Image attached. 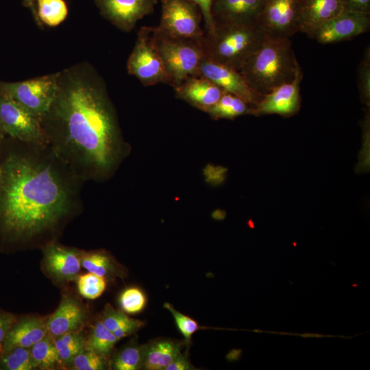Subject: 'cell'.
Here are the masks:
<instances>
[{"label": "cell", "instance_id": "36", "mask_svg": "<svg viewBox=\"0 0 370 370\" xmlns=\"http://www.w3.org/2000/svg\"><path fill=\"white\" fill-rule=\"evenodd\" d=\"M199 9L204 22V32H211L215 22L212 14V8L215 0H189Z\"/></svg>", "mask_w": 370, "mask_h": 370}, {"label": "cell", "instance_id": "39", "mask_svg": "<svg viewBox=\"0 0 370 370\" xmlns=\"http://www.w3.org/2000/svg\"><path fill=\"white\" fill-rule=\"evenodd\" d=\"M341 2L345 10L370 14V0H341Z\"/></svg>", "mask_w": 370, "mask_h": 370}, {"label": "cell", "instance_id": "19", "mask_svg": "<svg viewBox=\"0 0 370 370\" xmlns=\"http://www.w3.org/2000/svg\"><path fill=\"white\" fill-rule=\"evenodd\" d=\"M48 317H18L10 329L1 350L16 347H32L47 334Z\"/></svg>", "mask_w": 370, "mask_h": 370}, {"label": "cell", "instance_id": "20", "mask_svg": "<svg viewBox=\"0 0 370 370\" xmlns=\"http://www.w3.org/2000/svg\"><path fill=\"white\" fill-rule=\"evenodd\" d=\"M343 9L341 0H302L299 32L308 36L319 25L334 17Z\"/></svg>", "mask_w": 370, "mask_h": 370}, {"label": "cell", "instance_id": "7", "mask_svg": "<svg viewBox=\"0 0 370 370\" xmlns=\"http://www.w3.org/2000/svg\"><path fill=\"white\" fill-rule=\"evenodd\" d=\"M151 29L143 26L139 29L127 64L128 73L145 86L168 82L163 62L153 41Z\"/></svg>", "mask_w": 370, "mask_h": 370}, {"label": "cell", "instance_id": "13", "mask_svg": "<svg viewBox=\"0 0 370 370\" xmlns=\"http://www.w3.org/2000/svg\"><path fill=\"white\" fill-rule=\"evenodd\" d=\"M197 75L202 76L220 88L245 101L254 108L260 97L248 86L241 73L228 66L204 56Z\"/></svg>", "mask_w": 370, "mask_h": 370}, {"label": "cell", "instance_id": "24", "mask_svg": "<svg viewBox=\"0 0 370 370\" xmlns=\"http://www.w3.org/2000/svg\"><path fill=\"white\" fill-rule=\"evenodd\" d=\"M206 112L212 119H231L244 114H254V110L243 99L223 92L219 101Z\"/></svg>", "mask_w": 370, "mask_h": 370}, {"label": "cell", "instance_id": "18", "mask_svg": "<svg viewBox=\"0 0 370 370\" xmlns=\"http://www.w3.org/2000/svg\"><path fill=\"white\" fill-rule=\"evenodd\" d=\"M264 2V0H215L212 14L215 23L257 24Z\"/></svg>", "mask_w": 370, "mask_h": 370}, {"label": "cell", "instance_id": "25", "mask_svg": "<svg viewBox=\"0 0 370 370\" xmlns=\"http://www.w3.org/2000/svg\"><path fill=\"white\" fill-rule=\"evenodd\" d=\"M29 352L36 369L52 370L60 367L54 338L48 333L30 347Z\"/></svg>", "mask_w": 370, "mask_h": 370}, {"label": "cell", "instance_id": "21", "mask_svg": "<svg viewBox=\"0 0 370 370\" xmlns=\"http://www.w3.org/2000/svg\"><path fill=\"white\" fill-rule=\"evenodd\" d=\"M82 267L88 272L106 280L123 279L127 276L125 268L112 254L103 249L83 250Z\"/></svg>", "mask_w": 370, "mask_h": 370}, {"label": "cell", "instance_id": "31", "mask_svg": "<svg viewBox=\"0 0 370 370\" xmlns=\"http://www.w3.org/2000/svg\"><path fill=\"white\" fill-rule=\"evenodd\" d=\"M108 358L84 349L73 359L69 369L74 370H103L108 368Z\"/></svg>", "mask_w": 370, "mask_h": 370}, {"label": "cell", "instance_id": "41", "mask_svg": "<svg viewBox=\"0 0 370 370\" xmlns=\"http://www.w3.org/2000/svg\"><path fill=\"white\" fill-rule=\"evenodd\" d=\"M241 354V350H232L230 354L227 355V358L229 360H233L238 359Z\"/></svg>", "mask_w": 370, "mask_h": 370}, {"label": "cell", "instance_id": "12", "mask_svg": "<svg viewBox=\"0 0 370 370\" xmlns=\"http://www.w3.org/2000/svg\"><path fill=\"white\" fill-rule=\"evenodd\" d=\"M370 14L343 9L338 14L321 23L308 36L321 44L352 39L369 31Z\"/></svg>", "mask_w": 370, "mask_h": 370}, {"label": "cell", "instance_id": "40", "mask_svg": "<svg viewBox=\"0 0 370 370\" xmlns=\"http://www.w3.org/2000/svg\"><path fill=\"white\" fill-rule=\"evenodd\" d=\"M194 369L186 356L181 353L165 367L164 370H190Z\"/></svg>", "mask_w": 370, "mask_h": 370}, {"label": "cell", "instance_id": "28", "mask_svg": "<svg viewBox=\"0 0 370 370\" xmlns=\"http://www.w3.org/2000/svg\"><path fill=\"white\" fill-rule=\"evenodd\" d=\"M0 369H36L32 362L29 348L16 347L0 350Z\"/></svg>", "mask_w": 370, "mask_h": 370}, {"label": "cell", "instance_id": "27", "mask_svg": "<svg viewBox=\"0 0 370 370\" xmlns=\"http://www.w3.org/2000/svg\"><path fill=\"white\" fill-rule=\"evenodd\" d=\"M146 345L133 342L124 347L112 358L110 367L115 370L143 369Z\"/></svg>", "mask_w": 370, "mask_h": 370}, {"label": "cell", "instance_id": "34", "mask_svg": "<svg viewBox=\"0 0 370 370\" xmlns=\"http://www.w3.org/2000/svg\"><path fill=\"white\" fill-rule=\"evenodd\" d=\"M164 307L171 313L177 327L185 341L190 342L193 334L200 328L198 323L192 318L177 311L169 303H165Z\"/></svg>", "mask_w": 370, "mask_h": 370}, {"label": "cell", "instance_id": "23", "mask_svg": "<svg viewBox=\"0 0 370 370\" xmlns=\"http://www.w3.org/2000/svg\"><path fill=\"white\" fill-rule=\"evenodd\" d=\"M86 337L82 331L68 332L54 338L59 367L69 369L73 359L86 348Z\"/></svg>", "mask_w": 370, "mask_h": 370}, {"label": "cell", "instance_id": "37", "mask_svg": "<svg viewBox=\"0 0 370 370\" xmlns=\"http://www.w3.org/2000/svg\"><path fill=\"white\" fill-rule=\"evenodd\" d=\"M145 325V322L129 317L119 328L113 332L118 341L136 333Z\"/></svg>", "mask_w": 370, "mask_h": 370}, {"label": "cell", "instance_id": "35", "mask_svg": "<svg viewBox=\"0 0 370 370\" xmlns=\"http://www.w3.org/2000/svg\"><path fill=\"white\" fill-rule=\"evenodd\" d=\"M128 318L129 317L123 310H116L108 304L104 307L99 319L108 330L113 332Z\"/></svg>", "mask_w": 370, "mask_h": 370}, {"label": "cell", "instance_id": "30", "mask_svg": "<svg viewBox=\"0 0 370 370\" xmlns=\"http://www.w3.org/2000/svg\"><path fill=\"white\" fill-rule=\"evenodd\" d=\"M75 281L79 294L88 299L98 298L106 287L105 278L90 272L79 275Z\"/></svg>", "mask_w": 370, "mask_h": 370}, {"label": "cell", "instance_id": "3", "mask_svg": "<svg viewBox=\"0 0 370 370\" xmlns=\"http://www.w3.org/2000/svg\"><path fill=\"white\" fill-rule=\"evenodd\" d=\"M300 68L291 38L266 36L239 72L248 86L261 98L274 88L292 81Z\"/></svg>", "mask_w": 370, "mask_h": 370}, {"label": "cell", "instance_id": "17", "mask_svg": "<svg viewBox=\"0 0 370 370\" xmlns=\"http://www.w3.org/2000/svg\"><path fill=\"white\" fill-rule=\"evenodd\" d=\"M177 98L207 112L221 98L223 91L208 79L193 75L173 88Z\"/></svg>", "mask_w": 370, "mask_h": 370}, {"label": "cell", "instance_id": "16", "mask_svg": "<svg viewBox=\"0 0 370 370\" xmlns=\"http://www.w3.org/2000/svg\"><path fill=\"white\" fill-rule=\"evenodd\" d=\"M88 321V311L79 299L69 294L62 295L56 310L48 317V334L55 338L82 331Z\"/></svg>", "mask_w": 370, "mask_h": 370}, {"label": "cell", "instance_id": "29", "mask_svg": "<svg viewBox=\"0 0 370 370\" xmlns=\"http://www.w3.org/2000/svg\"><path fill=\"white\" fill-rule=\"evenodd\" d=\"M37 14L42 23L54 27L66 17L68 9L64 0H36Z\"/></svg>", "mask_w": 370, "mask_h": 370}, {"label": "cell", "instance_id": "42", "mask_svg": "<svg viewBox=\"0 0 370 370\" xmlns=\"http://www.w3.org/2000/svg\"><path fill=\"white\" fill-rule=\"evenodd\" d=\"M300 336L304 338H308V337L320 338V337H325V336H325L323 334H314V333H304V334H300Z\"/></svg>", "mask_w": 370, "mask_h": 370}, {"label": "cell", "instance_id": "43", "mask_svg": "<svg viewBox=\"0 0 370 370\" xmlns=\"http://www.w3.org/2000/svg\"><path fill=\"white\" fill-rule=\"evenodd\" d=\"M6 138H7V136H6L5 132H3L2 127H1V126L0 125V146L5 141Z\"/></svg>", "mask_w": 370, "mask_h": 370}, {"label": "cell", "instance_id": "8", "mask_svg": "<svg viewBox=\"0 0 370 370\" xmlns=\"http://www.w3.org/2000/svg\"><path fill=\"white\" fill-rule=\"evenodd\" d=\"M162 14L158 27L171 36L201 40L204 30L198 7L189 0H160Z\"/></svg>", "mask_w": 370, "mask_h": 370}, {"label": "cell", "instance_id": "10", "mask_svg": "<svg viewBox=\"0 0 370 370\" xmlns=\"http://www.w3.org/2000/svg\"><path fill=\"white\" fill-rule=\"evenodd\" d=\"M0 125L7 137L28 143L47 144L40 120L1 94Z\"/></svg>", "mask_w": 370, "mask_h": 370}, {"label": "cell", "instance_id": "9", "mask_svg": "<svg viewBox=\"0 0 370 370\" xmlns=\"http://www.w3.org/2000/svg\"><path fill=\"white\" fill-rule=\"evenodd\" d=\"M41 268L45 275L58 286L76 280L82 269L83 250L65 246L58 241L44 245Z\"/></svg>", "mask_w": 370, "mask_h": 370}, {"label": "cell", "instance_id": "14", "mask_svg": "<svg viewBox=\"0 0 370 370\" xmlns=\"http://www.w3.org/2000/svg\"><path fill=\"white\" fill-rule=\"evenodd\" d=\"M302 77L300 68L292 81L282 84L262 97L254 108V114L283 116L295 114L300 107V83Z\"/></svg>", "mask_w": 370, "mask_h": 370}, {"label": "cell", "instance_id": "5", "mask_svg": "<svg viewBox=\"0 0 370 370\" xmlns=\"http://www.w3.org/2000/svg\"><path fill=\"white\" fill-rule=\"evenodd\" d=\"M151 36L166 70L167 84L175 88L186 78L197 75L204 56L201 39L171 36L158 27H152Z\"/></svg>", "mask_w": 370, "mask_h": 370}, {"label": "cell", "instance_id": "38", "mask_svg": "<svg viewBox=\"0 0 370 370\" xmlns=\"http://www.w3.org/2000/svg\"><path fill=\"white\" fill-rule=\"evenodd\" d=\"M17 318L18 316L14 313L0 310V350L10 329Z\"/></svg>", "mask_w": 370, "mask_h": 370}, {"label": "cell", "instance_id": "33", "mask_svg": "<svg viewBox=\"0 0 370 370\" xmlns=\"http://www.w3.org/2000/svg\"><path fill=\"white\" fill-rule=\"evenodd\" d=\"M358 86L362 101L369 106L370 99V49L368 47L358 67Z\"/></svg>", "mask_w": 370, "mask_h": 370}, {"label": "cell", "instance_id": "32", "mask_svg": "<svg viewBox=\"0 0 370 370\" xmlns=\"http://www.w3.org/2000/svg\"><path fill=\"white\" fill-rule=\"evenodd\" d=\"M119 304L124 312L136 314L143 310L145 306L146 297L138 288L130 287L121 294Z\"/></svg>", "mask_w": 370, "mask_h": 370}, {"label": "cell", "instance_id": "45", "mask_svg": "<svg viewBox=\"0 0 370 370\" xmlns=\"http://www.w3.org/2000/svg\"><path fill=\"white\" fill-rule=\"evenodd\" d=\"M254 332H263L262 330H254Z\"/></svg>", "mask_w": 370, "mask_h": 370}, {"label": "cell", "instance_id": "22", "mask_svg": "<svg viewBox=\"0 0 370 370\" xmlns=\"http://www.w3.org/2000/svg\"><path fill=\"white\" fill-rule=\"evenodd\" d=\"M182 344L169 339L158 340L146 345L143 369L164 370L181 354Z\"/></svg>", "mask_w": 370, "mask_h": 370}, {"label": "cell", "instance_id": "2", "mask_svg": "<svg viewBox=\"0 0 370 370\" xmlns=\"http://www.w3.org/2000/svg\"><path fill=\"white\" fill-rule=\"evenodd\" d=\"M40 123L47 145L85 182L109 179L129 153L105 84L89 66L58 73Z\"/></svg>", "mask_w": 370, "mask_h": 370}, {"label": "cell", "instance_id": "44", "mask_svg": "<svg viewBox=\"0 0 370 370\" xmlns=\"http://www.w3.org/2000/svg\"><path fill=\"white\" fill-rule=\"evenodd\" d=\"M36 0H23V2L25 5L30 7L31 8H34V2Z\"/></svg>", "mask_w": 370, "mask_h": 370}, {"label": "cell", "instance_id": "15", "mask_svg": "<svg viewBox=\"0 0 370 370\" xmlns=\"http://www.w3.org/2000/svg\"><path fill=\"white\" fill-rule=\"evenodd\" d=\"M96 3L108 20L129 32L138 21L153 12L157 0H96Z\"/></svg>", "mask_w": 370, "mask_h": 370}, {"label": "cell", "instance_id": "26", "mask_svg": "<svg viewBox=\"0 0 370 370\" xmlns=\"http://www.w3.org/2000/svg\"><path fill=\"white\" fill-rule=\"evenodd\" d=\"M117 341L114 333L97 319L86 336V349L108 358Z\"/></svg>", "mask_w": 370, "mask_h": 370}, {"label": "cell", "instance_id": "4", "mask_svg": "<svg viewBox=\"0 0 370 370\" xmlns=\"http://www.w3.org/2000/svg\"><path fill=\"white\" fill-rule=\"evenodd\" d=\"M265 37L257 24L215 23L201 42L205 56L239 71Z\"/></svg>", "mask_w": 370, "mask_h": 370}, {"label": "cell", "instance_id": "11", "mask_svg": "<svg viewBox=\"0 0 370 370\" xmlns=\"http://www.w3.org/2000/svg\"><path fill=\"white\" fill-rule=\"evenodd\" d=\"M302 0H264L258 25L267 36L291 38L299 32Z\"/></svg>", "mask_w": 370, "mask_h": 370}, {"label": "cell", "instance_id": "1", "mask_svg": "<svg viewBox=\"0 0 370 370\" xmlns=\"http://www.w3.org/2000/svg\"><path fill=\"white\" fill-rule=\"evenodd\" d=\"M86 182L47 144L7 137L0 146V247L42 248L82 210Z\"/></svg>", "mask_w": 370, "mask_h": 370}, {"label": "cell", "instance_id": "6", "mask_svg": "<svg viewBox=\"0 0 370 370\" xmlns=\"http://www.w3.org/2000/svg\"><path fill=\"white\" fill-rule=\"evenodd\" d=\"M58 87V74L16 82H0V94L40 119L50 108Z\"/></svg>", "mask_w": 370, "mask_h": 370}]
</instances>
